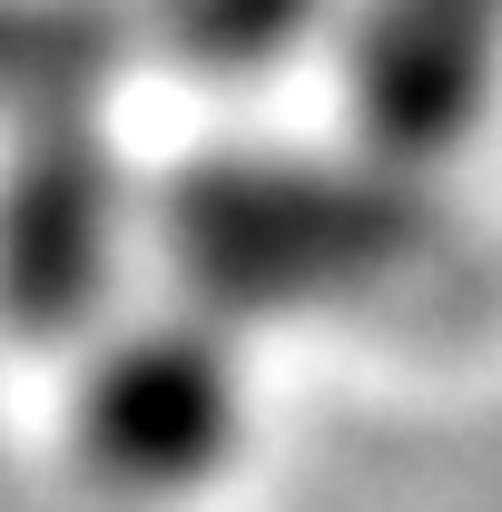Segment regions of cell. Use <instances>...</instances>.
<instances>
[{"label": "cell", "mask_w": 502, "mask_h": 512, "mask_svg": "<svg viewBox=\"0 0 502 512\" xmlns=\"http://www.w3.org/2000/svg\"><path fill=\"white\" fill-rule=\"evenodd\" d=\"M227 434H237V375L217 335H188V325L128 345L79 414V453L109 493H188L217 473Z\"/></svg>", "instance_id": "cell-1"}]
</instances>
